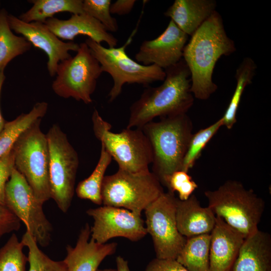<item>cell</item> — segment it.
Here are the masks:
<instances>
[{
  "label": "cell",
  "instance_id": "obj_32",
  "mask_svg": "<svg viewBox=\"0 0 271 271\" xmlns=\"http://www.w3.org/2000/svg\"><path fill=\"white\" fill-rule=\"evenodd\" d=\"M168 192L174 194L177 192L179 199L186 200L198 188L197 183L192 179L188 172L179 170L174 172L167 179L165 185Z\"/></svg>",
  "mask_w": 271,
  "mask_h": 271
},
{
  "label": "cell",
  "instance_id": "obj_26",
  "mask_svg": "<svg viewBox=\"0 0 271 271\" xmlns=\"http://www.w3.org/2000/svg\"><path fill=\"white\" fill-rule=\"evenodd\" d=\"M112 157L101 145L100 155L98 163L91 175L80 181L75 189L77 196L82 199L91 201L97 205L102 204L101 190L105 173Z\"/></svg>",
  "mask_w": 271,
  "mask_h": 271
},
{
  "label": "cell",
  "instance_id": "obj_7",
  "mask_svg": "<svg viewBox=\"0 0 271 271\" xmlns=\"http://www.w3.org/2000/svg\"><path fill=\"white\" fill-rule=\"evenodd\" d=\"M95 136L100 141L118 165V169L131 172L149 170L152 150L148 138L141 128H126L121 132L111 131V125L95 109L92 115Z\"/></svg>",
  "mask_w": 271,
  "mask_h": 271
},
{
  "label": "cell",
  "instance_id": "obj_22",
  "mask_svg": "<svg viewBox=\"0 0 271 271\" xmlns=\"http://www.w3.org/2000/svg\"><path fill=\"white\" fill-rule=\"evenodd\" d=\"M32 7L18 17L26 23H45L58 13L69 12L72 14L84 13L82 0H31Z\"/></svg>",
  "mask_w": 271,
  "mask_h": 271
},
{
  "label": "cell",
  "instance_id": "obj_20",
  "mask_svg": "<svg viewBox=\"0 0 271 271\" xmlns=\"http://www.w3.org/2000/svg\"><path fill=\"white\" fill-rule=\"evenodd\" d=\"M231 271H271V236L258 229L244 239Z\"/></svg>",
  "mask_w": 271,
  "mask_h": 271
},
{
  "label": "cell",
  "instance_id": "obj_14",
  "mask_svg": "<svg viewBox=\"0 0 271 271\" xmlns=\"http://www.w3.org/2000/svg\"><path fill=\"white\" fill-rule=\"evenodd\" d=\"M8 22L11 30L21 35L32 45L43 51L48 60L47 70L50 76L56 75L60 62L71 57L70 51L77 52L79 44L73 41L64 42L56 36L45 23H26L12 14L8 15Z\"/></svg>",
  "mask_w": 271,
  "mask_h": 271
},
{
  "label": "cell",
  "instance_id": "obj_28",
  "mask_svg": "<svg viewBox=\"0 0 271 271\" xmlns=\"http://www.w3.org/2000/svg\"><path fill=\"white\" fill-rule=\"evenodd\" d=\"M21 241L28 249V271H68L63 260L50 258L39 248L35 240L27 231L23 235Z\"/></svg>",
  "mask_w": 271,
  "mask_h": 271
},
{
  "label": "cell",
  "instance_id": "obj_8",
  "mask_svg": "<svg viewBox=\"0 0 271 271\" xmlns=\"http://www.w3.org/2000/svg\"><path fill=\"white\" fill-rule=\"evenodd\" d=\"M131 40L130 38L120 47L108 48L89 38L85 41L103 72L108 73L112 78L113 84L108 95L109 102L119 96L126 83L148 86L155 81H164L165 78V71L161 68L156 65H142L128 57L125 48Z\"/></svg>",
  "mask_w": 271,
  "mask_h": 271
},
{
  "label": "cell",
  "instance_id": "obj_18",
  "mask_svg": "<svg viewBox=\"0 0 271 271\" xmlns=\"http://www.w3.org/2000/svg\"><path fill=\"white\" fill-rule=\"evenodd\" d=\"M60 39L72 41L79 35L88 37L98 44L105 42L108 48L116 47L117 40L97 20L84 13L72 14L67 20L57 18L48 19L45 23Z\"/></svg>",
  "mask_w": 271,
  "mask_h": 271
},
{
  "label": "cell",
  "instance_id": "obj_12",
  "mask_svg": "<svg viewBox=\"0 0 271 271\" xmlns=\"http://www.w3.org/2000/svg\"><path fill=\"white\" fill-rule=\"evenodd\" d=\"M176 199L174 194L164 192L145 210V226L157 258L176 259L187 239L177 228Z\"/></svg>",
  "mask_w": 271,
  "mask_h": 271
},
{
  "label": "cell",
  "instance_id": "obj_3",
  "mask_svg": "<svg viewBox=\"0 0 271 271\" xmlns=\"http://www.w3.org/2000/svg\"><path fill=\"white\" fill-rule=\"evenodd\" d=\"M152 150L153 173L165 186L169 177L181 170L192 136V123L186 113L161 118L141 128Z\"/></svg>",
  "mask_w": 271,
  "mask_h": 271
},
{
  "label": "cell",
  "instance_id": "obj_23",
  "mask_svg": "<svg viewBox=\"0 0 271 271\" xmlns=\"http://www.w3.org/2000/svg\"><path fill=\"white\" fill-rule=\"evenodd\" d=\"M47 102H37L27 113H22L15 119L6 121L0 132V158L12 149L21 133L28 127L46 114Z\"/></svg>",
  "mask_w": 271,
  "mask_h": 271
},
{
  "label": "cell",
  "instance_id": "obj_5",
  "mask_svg": "<svg viewBox=\"0 0 271 271\" xmlns=\"http://www.w3.org/2000/svg\"><path fill=\"white\" fill-rule=\"evenodd\" d=\"M39 119L25 129L14 143L15 167L25 178L38 202L51 199L49 179V150L46 135Z\"/></svg>",
  "mask_w": 271,
  "mask_h": 271
},
{
  "label": "cell",
  "instance_id": "obj_25",
  "mask_svg": "<svg viewBox=\"0 0 271 271\" xmlns=\"http://www.w3.org/2000/svg\"><path fill=\"white\" fill-rule=\"evenodd\" d=\"M8 13L0 10V69H5L16 57L30 50L31 44L23 36L14 34L8 22Z\"/></svg>",
  "mask_w": 271,
  "mask_h": 271
},
{
  "label": "cell",
  "instance_id": "obj_11",
  "mask_svg": "<svg viewBox=\"0 0 271 271\" xmlns=\"http://www.w3.org/2000/svg\"><path fill=\"white\" fill-rule=\"evenodd\" d=\"M5 206L20 220L38 245L47 246L51 240L52 226L43 205L37 200L25 179L15 168L5 189Z\"/></svg>",
  "mask_w": 271,
  "mask_h": 271
},
{
  "label": "cell",
  "instance_id": "obj_17",
  "mask_svg": "<svg viewBox=\"0 0 271 271\" xmlns=\"http://www.w3.org/2000/svg\"><path fill=\"white\" fill-rule=\"evenodd\" d=\"M244 239L241 233L216 216L210 233L209 271H231Z\"/></svg>",
  "mask_w": 271,
  "mask_h": 271
},
{
  "label": "cell",
  "instance_id": "obj_35",
  "mask_svg": "<svg viewBox=\"0 0 271 271\" xmlns=\"http://www.w3.org/2000/svg\"><path fill=\"white\" fill-rule=\"evenodd\" d=\"M145 271H189L176 259L156 257L150 261Z\"/></svg>",
  "mask_w": 271,
  "mask_h": 271
},
{
  "label": "cell",
  "instance_id": "obj_19",
  "mask_svg": "<svg viewBox=\"0 0 271 271\" xmlns=\"http://www.w3.org/2000/svg\"><path fill=\"white\" fill-rule=\"evenodd\" d=\"M176 219L179 232L186 238L210 234L216 222V216L209 207H202L192 194L184 201L176 199Z\"/></svg>",
  "mask_w": 271,
  "mask_h": 271
},
{
  "label": "cell",
  "instance_id": "obj_31",
  "mask_svg": "<svg viewBox=\"0 0 271 271\" xmlns=\"http://www.w3.org/2000/svg\"><path fill=\"white\" fill-rule=\"evenodd\" d=\"M110 0H84V12L99 22L108 32H115L118 30L116 20L110 12Z\"/></svg>",
  "mask_w": 271,
  "mask_h": 271
},
{
  "label": "cell",
  "instance_id": "obj_29",
  "mask_svg": "<svg viewBox=\"0 0 271 271\" xmlns=\"http://www.w3.org/2000/svg\"><path fill=\"white\" fill-rule=\"evenodd\" d=\"M24 247L13 233L0 248V271H26L28 259L23 251Z\"/></svg>",
  "mask_w": 271,
  "mask_h": 271
},
{
  "label": "cell",
  "instance_id": "obj_33",
  "mask_svg": "<svg viewBox=\"0 0 271 271\" xmlns=\"http://www.w3.org/2000/svg\"><path fill=\"white\" fill-rule=\"evenodd\" d=\"M15 168L14 153L12 148L0 158V205L5 206L7 183Z\"/></svg>",
  "mask_w": 271,
  "mask_h": 271
},
{
  "label": "cell",
  "instance_id": "obj_27",
  "mask_svg": "<svg viewBox=\"0 0 271 271\" xmlns=\"http://www.w3.org/2000/svg\"><path fill=\"white\" fill-rule=\"evenodd\" d=\"M256 65L253 60L245 58L236 71V85L229 105L221 118L222 126L231 129L236 122V113L242 93L247 85L250 84L255 75Z\"/></svg>",
  "mask_w": 271,
  "mask_h": 271
},
{
  "label": "cell",
  "instance_id": "obj_38",
  "mask_svg": "<svg viewBox=\"0 0 271 271\" xmlns=\"http://www.w3.org/2000/svg\"><path fill=\"white\" fill-rule=\"evenodd\" d=\"M5 69H0V95L1 92V90L3 83L6 79V76L4 74ZM6 122V121L4 119L3 115L2 114L1 109H0V132L2 131L4 128L5 124Z\"/></svg>",
  "mask_w": 271,
  "mask_h": 271
},
{
  "label": "cell",
  "instance_id": "obj_30",
  "mask_svg": "<svg viewBox=\"0 0 271 271\" xmlns=\"http://www.w3.org/2000/svg\"><path fill=\"white\" fill-rule=\"evenodd\" d=\"M222 126L221 118L207 127L193 134L185 156L181 170L188 172L194 165L201 152L211 139Z\"/></svg>",
  "mask_w": 271,
  "mask_h": 271
},
{
  "label": "cell",
  "instance_id": "obj_4",
  "mask_svg": "<svg viewBox=\"0 0 271 271\" xmlns=\"http://www.w3.org/2000/svg\"><path fill=\"white\" fill-rule=\"evenodd\" d=\"M204 195L216 216L221 217L245 237L256 231L265 209L264 200L237 181L228 180Z\"/></svg>",
  "mask_w": 271,
  "mask_h": 271
},
{
  "label": "cell",
  "instance_id": "obj_24",
  "mask_svg": "<svg viewBox=\"0 0 271 271\" xmlns=\"http://www.w3.org/2000/svg\"><path fill=\"white\" fill-rule=\"evenodd\" d=\"M210 233L187 238L176 260L189 271H209Z\"/></svg>",
  "mask_w": 271,
  "mask_h": 271
},
{
  "label": "cell",
  "instance_id": "obj_36",
  "mask_svg": "<svg viewBox=\"0 0 271 271\" xmlns=\"http://www.w3.org/2000/svg\"><path fill=\"white\" fill-rule=\"evenodd\" d=\"M136 2L135 0H117L111 4L110 12L111 14L120 16L128 14L131 12Z\"/></svg>",
  "mask_w": 271,
  "mask_h": 271
},
{
  "label": "cell",
  "instance_id": "obj_21",
  "mask_svg": "<svg viewBox=\"0 0 271 271\" xmlns=\"http://www.w3.org/2000/svg\"><path fill=\"white\" fill-rule=\"evenodd\" d=\"M213 0H175L164 15L188 36H192L215 11Z\"/></svg>",
  "mask_w": 271,
  "mask_h": 271
},
{
  "label": "cell",
  "instance_id": "obj_10",
  "mask_svg": "<svg viewBox=\"0 0 271 271\" xmlns=\"http://www.w3.org/2000/svg\"><path fill=\"white\" fill-rule=\"evenodd\" d=\"M102 72L99 62L83 42L79 44L75 56L59 63L52 88L59 97H71L90 104L97 79Z\"/></svg>",
  "mask_w": 271,
  "mask_h": 271
},
{
  "label": "cell",
  "instance_id": "obj_39",
  "mask_svg": "<svg viewBox=\"0 0 271 271\" xmlns=\"http://www.w3.org/2000/svg\"><path fill=\"white\" fill-rule=\"evenodd\" d=\"M96 271H117L116 268L98 269Z\"/></svg>",
  "mask_w": 271,
  "mask_h": 271
},
{
  "label": "cell",
  "instance_id": "obj_2",
  "mask_svg": "<svg viewBox=\"0 0 271 271\" xmlns=\"http://www.w3.org/2000/svg\"><path fill=\"white\" fill-rule=\"evenodd\" d=\"M164 70L163 83L147 87L131 105L127 128H141L156 117L186 113L193 104L190 72L184 60Z\"/></svg>",
  "mask_w": 271,
  "mask_h": 271
},
{
  "label": "cell",
  "instance_id": "obj_6",
  "mask_svg": "<svg viewBox=\"0 0 271 271\" xmlns=\"http://www.w3.org/2000/svg\"><path fill=\"white\" fill-rule=\"evenodd\" d=\"M164 192L158 178L149 170L131 172L118 169L115 173L104 178L102 204L141 214Z\"/></svg>",
  "mask_w": 271,
  "mask_h": 271
},
{
  "label": "cell",
  "instance_id": "obj_37",
  "mask_svg": "<svg viewBox=\"0 0 271 271\" xmlns=\"http://www.w3.org/2000/svg\"><path fill=\"white\" fill-rule=\"evenodd\" d=\"M116 265L117 271H130L128 261L121 256L116 258Z\"/></svg>",
  "mask_w": 271,
  "mask_h": 271
},
{
  "label": "cell",
  "instance_id": "obj_1",
  "mask_svg": "<svg viewBox=\"0 0 271 271\" xmlns=\"http://www.w3.org/2000/svg\"><path fill=\"white\" fill-rule=\"evenodd\" d=\"M236 50L224 29L220 15L215 11L191 36L183 59L190 72L191 88L197 99L206 100L217 89L212 80L215 64L222 56Z\"/></svg>",
  "mask_w": 271,
  "mask_h": 271
},
{
  "label": "cell",
  "instance_id": "obj_34",
  "mask_svg": "<svg viewBox=\"0 0 271 271\" xmlns=\"http://www.w3.org/2000/svg\"><path fill=\"white\" fill-rule=\"evenodd\" d=\"M20 226V220L5 206L0 205V238L18 230Z\"/></svg>",
  "mask_w": 271,
  "mask_h": 271
},
{
  "label": "cell",
  "instance_id": "obj_16",
  "mask_svg": "<svg viewBox=\"0 0 271 271\" xmlns=\"http://www.w3.org/2000/svg\"><path fill=\"white\" fill-rule=\"evenodd\" d=\"M90 236V227L86 223L81 229L75 246L67 245L63 260L68 271H96L104 258L115 252L116 243H99Z\"/></svg>",
  "mask_w": 271,
  "mask_h": 271
},
{
  "label": "cell",
  "instance_id": "obj_13",
  "mask_svg": "<svg viewBox=\"0 0 271 271\" xmlns=\"http://www.w3.org/2000/svg\"><path fill=\"white\" fill-rule=\"evenodd\" d=\"M86 213L93 219L91 238L99 243L117 237L137 241L148 234L141 214L127 209L103 205L90 208Z\"/></svg>",
  "mask_w": 271,
  "mask_h": 271
},
{
  "label": "cell",
  "instance_id": "obj_9",
  "mask_svg": "<svg viewBox=\"0 0 271 271\" xmlns=\"http://www.w3.org/2000/svg\"><path fill=\"white\" fill-rule=\"evenodd\" d=\"M46 135L51 198L62 212L66 213L74 194L78 156L58 124H53Z\"/></svg>",
  "mask_w": 271,
  "mask_h": 271
},
{
  "label": "cell",
  "instance_id": "obj_15",
  "mask_svg": "<svg viewBox=\"0 0 271 271\" xmlns=\"http://www.w3.org/2000/svg\"><path fill=\"white\" fill-rule=\"evenodd\" d=\"M188 36L170 20L165 31L158 37L144 41L135 59L144 65H156L165 70L183 59Z\"/></svg>",
  "mask_w": 271,
  "mask_h": 271
}]
</instances>
